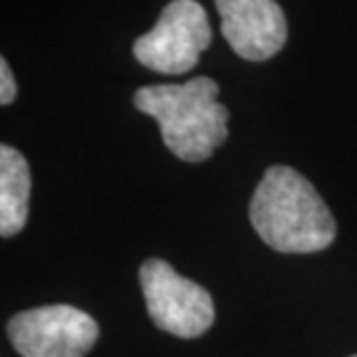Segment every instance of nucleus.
Returning <instances> with one entry per match:
<instances>
[{"mask_svg":"<svg viewBox=\"0 0 357 357\" xmlns=\"http://www.w3.org/2000/svg\"><path fill=\"white\" fill-rule=\"evenodd\" d=\"M248 218L278 253H318L337 237V220L313 183L297 169L269 167L255 188Z\"/></svg>","mask_w":357,"mask_h":357,"instance_id":"f257e3e1","label":"nucleus"},{"mask_svg":"<svg viewBox=\"0 0 357 357\" xmlns=\"http://www.w3.org/2000/svg\"><path fill=\"white\" fill-rule=\"evenodd\" d=\"M135 107L158 121L165 146L185 162H202L227 139V107L218 84L195 77L185 84H155L135 93Z\"/></svg>","mask_w":357,"mask_h":357,"instance_id":"f03ea898","label":"nucleus"},{"mask_svg":"<svg viewBox=\"0 0 357 357\" xmlns=\"http://www.w3.org/2000/svg\"><path fill=\"white\" fill-rule=\"evenodd\" d=\"M149 318L158 330L178 339H195L213 325L216 309L202 285L176 274L165 260L151 258L139 269Z\"/></svg>","mask_w":357,"mask_h":357,"instance_id":"7ed1b4c3","label":"nucleus"},{"mask_svg":"<svg viewBox=\"0 0 357 357\" xmlns=\"http://www.w3.org/2000/svg\"><path fill=\"white\" fill-rule=\"evenodd\" d=\"M211 45L206 10L197 0H172L149 33L135 40L132 54L142 66L160 75H185Z\"/></svg>","mask_w":357,"mask_h":357,"instance_id":"20e7f679","label":"nucleus"},{"mask_svg":"<svg viewBox=\"0 0 357 357\" xmlns=\"http://www.w3.org/2000/svg\"><path fill=\"white\" fill-rule=\"evenodd\" d=\"M10 341L21 357H84L98 341V323L70 304L38 306L7 323Z\"/></svg>","mask_w":357,"mask_h":357,"instance_id":"39448f33","label":"nucleus"},{"mask_svg":"<svg viewBox=\"0 0 357 357\" xmlns=\"http://www.w3.org/2000/svg\"><path fill=\"white\" fill-rule=\"evenodd\" d=\"M220 33L246 61H267L285 47L288 21L276 0H216Z\"/></svg>","mask_w":357,"mask_h":357,"instance_id":"423d86ee","label":"nucleus"},{"mask_svg":"<svg viewBox=\"0 0 357 357\" xmlns=\"http://www.w3.org/2000/svg\"><path fill=\"white\" fill-rule=\"evenodd\" d=\"M31 199V167L14 146H0V234L14 237L24 230Z\"/></svg>","mask_w":357,"mask_h":357,"instance_id":"0eeeda50","label":"nucleus"},{"mask_svg":"<svg viewBox=\"0 0 357 357\" xmlns=\"http://www.w3.org/2000/svg\"><path fill=\"white\" fill-rule=\"evenodd\" d=\"M14 98H17V82H14V75L10 66H7V61L3 59L0 61V102L10 105L14 102Z\"/></svg>","mask_w":357,"mask_h":357,"instance_id":"6e6552de","label":"nucleus"},{"mask_svg":"<svg viewBox=\"0 0 357 357\" xmlns=\"http://www.w3.org/2000/svg\"><path fill=\"white\" fill-rule=\"evenodd\" d=\"M351 357H357V355H351Z\"/></svg>","mask_w":357,"mask_h":357,"instance_id":"1a4fd4ad","label":"nucleus"}]
</instances>
